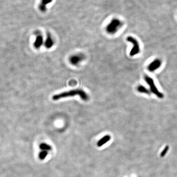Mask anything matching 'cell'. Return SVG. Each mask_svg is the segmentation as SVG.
<instances>
[{
	"label": "cell",
	"mask_w": 177,
	"mask_h": 177,
	"mask_svg": "<svg viewBox=\"0 0 177 177\" xmlns=\"http://www.w3.org/2000/svg\"><path fill=\"white\" fill-rule=\"evenodd\" d=\"M127 41L129 42H131L133 45V47L129 53L131 56H134L139 53V44L135 38H133L132 37H128L127 38Z\"/></svg>",
	"instance_id": "4"
},
{
	"label": "cell",
	"mask_w": 177,
	"mask_h": 177,
	"mask_svg": "<svg viewBox=\"0 0 177 177\" xmlns=\"http://www.w3.org/2000/svg\"><path fill=\"white\" fill-rule=\"evenodd\" d=\"M53 45H54V41H53V39L51 38V36L50 34H48L46 38V40L45 41V47L47 49H50L52 48Z\"/></svg>",
	"instance_id": "7"
},
{
	"label": "cell",
	"mask_w": 177,
	"mask_h": 177,
	"mask_svg": "<svg viewBox=\"0 0 177 177\" xmlns=\"http://www.w3.org/2000/svg\"><path fill=\"white\" fill-rule=\"evenodd\" d=\"M79 96L80 98L83 101H88L89 99V95L87 93L81 89L72 90L67 92H64L60 94H55L53 95L52 99L54 100H58L62 98H66L68 97H72L74 96Z\"/></svg>",
	"instance_id": "1"
},
{
	"label": "cell",
	"mask_w": 177,
	"mask_h": 177,
	"mask_svg": "<svg viewBox=\"0 0 177 177\" xmlns=\"http://www.w3.org/2000/svg\"><path fill=\"white\" fill-rule=\"evenodd\" d=\"M144 79H145V81L147 82V84L149 85V86L150 87V90L153 93H154L159 98H163L164 97L163 94L162 93L158 91V89L156 88V87L155 85L153 79L148 75L144 76Z\"/></svg>",
	"instance_id": "3"
},
{
	"label": "cell",
	"mask_w": 177,
	"mask_h": 177,
	"mask_svg": "<svg viewBox=\"0 0 177 177\" xmlns=\"http://www.w3.org/2000/svg\"><path fill=\"white\" fill-rule=\"evenodd\" d=\"M52 2V0H42V3L39 7V9L42 12H44L46 9V6L48 4H50Z\"/></svg>",
	"instance_id": "10"
},
{
	"label": "cell",
	"mask_w": 177,
	"mask_h": 177,
	"mask_svg": "<svg viewBox=\"0 0 177 177\" xmlns=\"http://www.w3.org/2000/svg\"><path fill=\"white\" fill-rule=\"evenodd\" d=\"M85 59L84 55L79 53L73 55L69 58V61L71 64L73 65H77Z\"/></svg>",
	"instance_id": "5"
},
{
	"label": "cell",
	"mask_w": 177,
	"mask_h": 177,
	"mask_svg": "<svg viewBox=\"0 0 177 177\" xmlns=\"http://www.w3.org/2000/svg\"><path fill=\"white\" fill-rule=\"evenodd\" d=\"M137 90L140 93H144V94H149V95L151 94L150 91L148 89H147L146 88H145L144 86H142V85L138 86L137 88Z\"/></svg>",
	"instance_id": "11"
},
{
	"label": "cell",
	"mask_w": 177,
	"mask_h": 177,
	"mask_svg": "<svg viewBox=\"0 0 177 177\" xmlns=\"http://www.w3.org/2000/svg\"><path fill=\"white\" fill-rule=\"evenodd\" d=\"M122 26V22L119 19L115 18L112 19L106 27V31L108 34H114L117 33Z\"/></svg>",
	"instance_id": "2"
},
{
	"label": "cell",
	"mask_w": 177,
	"mask_h": 177,
	"mask_svg": "<svg viewBox=\"0 0 177 177\" xmlns=\"http://www.w3.org/2000/svg\"><path fill=\"white\" fill-rule=\"evenodd\" d=\"M111 139V137L109 135H106L102 138L98 143V146L99 147H102L103 145L107 143Z\"/></svg>",
	"instance_id": "8"
},
{
	"label": "cell",
	"mask_w": 177,
	"mask_h": 177,
	"mask_svg": "<svg viewBox=\"0 0 177 177\" xmlns=\"http://www.w3.org/2000/svg\"><path fill=\"white\" fill-rule=\"evenodd\" d=\"M43 43V38L41 36H38L34 43V46L36 48L38 49Z\"/></svg>",
	"instance_id": "9"
},
{
	"label": "cell",
	"mask_w": 177,
	"mask_h": 177,
	"mask_svg": "<svg viewBox=\"0 0 177 177\" xmlns=\"http://www.w3.org/2000/svg\"><path fill=\"white\" fill-rule=\"evenodd\" d=\"M47 155H48V153L47 151H42L39 154V158L41 160H43L45 159Z\"/></svg>",
	"instance_id": "13"
},
{
	"label": "cell",
	"mask_w": 177,
	"mask_h": 177,
	"mask_svg": "<svg viewBox=\"0 0 177 177\" xmlns=\"http://www.w3.org/2000/svg\"><path fill=\"white\" fill-rule=\"evenodd\" d=\"M40 149L43 151H50L52 149V147L47 144L42 143L40 145Z\"/></svg>",
	"instance_id": "12"
},
{
	"label": "cell",
	"mask_w": 177,
	"mask_h": 177,
	"mask_svg": "<svg viewBox=\"0 0 177 177\" xmlns=\"http://www.w3.org/2000/svg\"><path fill=\"white\" fill-rule=\"evenodd\" d=\"M161 65V61L159 59H156L153 61L150 64L148 65V69L149 72H155V70L160 68Z\"/></svg>",
	"instance_id": "6"
}]
</instances>
